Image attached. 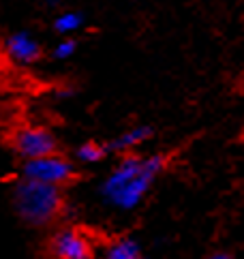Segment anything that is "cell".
<instances>
[{
  "label": "cell",
  "mask_w": 244,
  "mask_h": 259,
  "mask_svg": "<svg viewBox=\"0 0 244 259\" xmlns=\"http://www.w3.org/2000/svg\"><path fill=\"white\" fill-rule=\"evenodd\" d=\"M107 154H109L107 144H99V142H86V144H82L77 148V152H75V156H77L79 163H88V165L103 161Z\"/></svg>",
  "instance_id": "30bf717a"
},
{
  "label": "cell",
  "mask_w": 244,
  "mask_h": 259,
  "mask_svg": "<svg viewBox=\"0 0 244 259\" xmlns=\"http://www.w3.org/2000/svg\"><path fill=\"white\" fill-rule=\"evenodd\" d=\"M5 52H7L9 60L17 62V64H34L43 56L41 45L36 43V39H32V34H28V32H15L11 36H7Z\"/></svg>",
  "instance_id": "52a82bcc"
},
{
  "label": "cell",
  "mask_w": 244,
  "mask_h": 259,
  "mask_svg": "<svg viewBox=\"0 0 244 259\" xmlns=\"http://www.w3.org/2000/svg\"><path fill=\"white\" fill-rule=\"evenodd\" d=\"M152 128L146 126V124H137V126H131L129 131L120 133L118 137H114L111 142H107V150L109 154H127V152H133L137 146H142L144 142H148L152 137Z\"/></svg>",
  "instance_id": "ba28073f"
},
{
  "label": "cell",
  "mask_w": 244,
  "mask_h": 259,
  "mask_svg": "<svg viewBox=\"0 0 244 259\" xmlns=\"http://www.w3.org/2000/svg\"><path fill=\"white\" fill-rule=\"evenodd\" d=\"M210 257H212V259H231L233 255H231V253H227V251H217V253H212Z\"/></svg>",
  "instance_id": "5bb4252c"
},
{
  "label": "cell",
  "mask_w": 244,
  "mask_h": 259,
  "mask_svg": "<svg viewBox=\"0 0 244 259\" xmlns=\"http://www.w3.org/2000/svg\"><path fill=\"white\" fill-rule=\"evenodd\" d=\"M105 257L107 259H139L142 257V246L133 238H118L107 244Z\"/></svg>",
  "instance_id": "9c48e42d"
},
{
  "label": "cell",
  "mask_w": 244,
  "mask_h": 259,
  "mask_svg": "<svg viewBox=\"0 0 244 259\" xmlns=\"http://www.w3.org/2000/svg\"><path fill=\"white\" fill-rule=\"evenodd\" d=\"M75 52H77V41H75V39H62V41L54 48V58L67 60V58L73 56Z\"/></svg>",
  "instance_id": "7c38bea8"
},
{
  "label": "cell",
  "mask_w": 244,
  "mask_h": 259,
  "mask_svg": "<svg viewBox=\"0 0 244 259\" xmlns=\"http://www.w3.org/2000/svg\"><path fill=\"white\" fill-rule=\"evenodd\" d=\"M167 163H170V154H152V156H146L144 163H142V169H139L135 178L131 180L127 187L114 197L111 206H116L120 210H133L137 203L150 193V189L154 187L156 178L165 171Z\"/></svg>",
  "instance_id": "3957f363"
},
{
  "label": "cell",
  "mask_w": 244,
  "mask_h": 259,
  "mask_svg": "<svg viewBox=\"0 0 244 259\" xmlns=\"http://www.w3.org/2000/svg\"><path fill=\"white\" fill-rule=\"evenodd\" d=\"M82 26H84V15L77 11H67V13H60L56 17L54 30L60 36H67V34H73L75 30H79Z\"/></svg>",
  "instance_id": "8fae6325"
},
{
  "label": "cell",
  "mask_w": 244,
  "mask_h": 259,
  "mask_svg": "<svg viewBox=\"0 0 244 259\" xmlns=\"http://www.w3.org/2000/svg\"><path fill=\"white\" fill-rule=\"evenodd\" d=\"M11 203L17 219L28 227H50L67 214L64 189L24 176L13 184Z\"/></svg>",
  "instance_id": "6da1fadb"
},
{
  "label": "cell",
  "mask_w": 244,
  "mask_h": 259,
  "mask_svg": "<svg viewBox=\"0 0 244 259\" xmlns=\"http://www.w3.org/2000/svg\"><path fill=\"white\" fill-rule=\"evenodd\" d=\"M7 144L24 161L58 152V140H56V135L50 128L36 126V124L15 126L7 137Z\"/></svg>",
  "instance_id": "277c9868"
},
{
  "label": "cell",
  "mask_w": 244,
  "mask_h": 259,
  "mask_svg": "<svg viewBox=\"0 0 244 259\" xmlns=\"http://www.w3.org/2000/svg\"><path fill=\"white\" fill-rule=\"evenodd\" d=\"M48 253L58 259H88L95 255V246L82 229L64 227L50 238Z\"/></svg>",
  "instance_id": "5b68a950"
},
{
  "label": "cell",
  "mask_w": 244,
  "mask_h": 259,
  "mask_svg": "<svg viewBox=\"0 0 244 259\" xmlns=\"http://www.w3.org/2000/svg\"><path fill=\"white\" fill-rule=\"evenodd\" d=\"M142 163H144V156H139L135 152L122 154V159L118 161V165L111 169V174L101 184V197L105 199L107 203L114 201V197L135 178L137 171L142 169Z\"/></svg>",
  "instance_id": "8992f818"
},
{
  "label": "cell",
  "mask_w": 244,
  "mask_h": 259,
  "mask_svg": "<svg viewBox=\"0 0 244 259\" xmlns=\"http://www.w3.org/2000/svg\"><path fill=\"white\" fill-rule=\"evenodd\" d=\"M22 176L45 182V184H54V187H60V189L71 187L79 178L73 161L62 156L60 152L39 156V159H26L22 165Z\"/></svg>",
  "instance_id": "7a4b0ae2"
},
{
  "label": "cell",
  "mask_w": 244,
  "mask_h": 259,
  "mask_svg": "<svg viewBox=\"0 0 244 259\" xmlns=\"http://www.w3.org/2000/svg\"><path fill=\"white\" fill-rule=\"evenodd\" d=\"M11 62L9 60V56H7V52L5 50H0V88H3L5 84H7V64Z\"/></svg>",
  "instance_id": "4fadbf2b"
}]
</instances>
